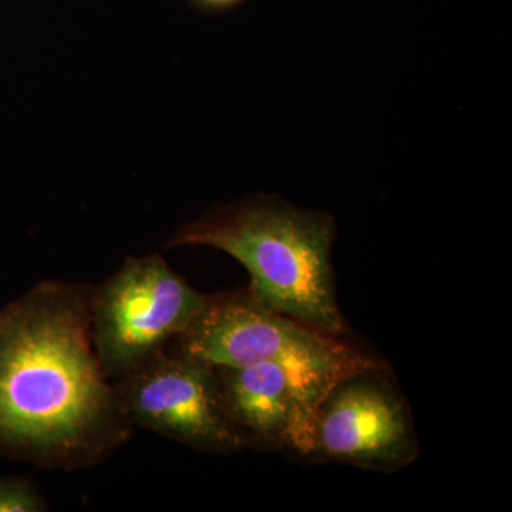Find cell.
Instances as JSON below:
<instances>
[{
  "instance_id": "6da1fadb",
  "label": "cell",
  "mask_w": 512,
  "mask_h": 512,
  "mask_svg": "<svg viewBox=\"0 0 512 512\" xmlns=\"http://www.w3.org/2000/svg\"><path fill=\"white\" fill-rule=\"evenodd\" d=\"M90 296L43 282L0 309V454L72 467L123 439L128 419L94 350Z\"/></svg>"
},
{
  "instance_id": "7a4b0ae2",
  "label": "cell",
  "mask_w": 512,
  "mask_h": 512,
  "mask_svg": "<svg viewBox=\"0 0 512 512\" xmlns=\"http://www.w3.org/2000/svg\"><path fill=\"white\" fill-rule=\"evenodd\" d=\"M335 238V220L326 212L252 198L185 224L168 247L220 249L247 268L248 291L259 302L323 332L348 336L330 259Z\"/></svg>"
},
{
  "instance_id": "3957f363",
  "label": "cell",
  "mask_w": 512,
  "mask_h": 512,
  "mask_svg": "<svg viewBox=\"0 0 512 512\" xmlns=\"http://www.w3.org/2000/svg\"><path fill=\"white\" fill-rule=\"evenodd\" d=\"M174 352L211 366H281L319 397L342 376L389 366L348 336L323 332L268 308L248 289L211 295L175 339Z\"/></svg>"
},
{
  "instance_id": "277c9868",
  "label": "cell",
  "mask_w": 512,
  "mask_h": 512,
  "mask_svg": "<svg viewBox=\"0 0 512 512\" xmlns=\"http://www.w3.org/2000/svg\"><path fill=\"white\" fill-rule=\"evenodd\" d=\"M210 296L192 288L160 255L128 258L90 296L93 345L104 375L126 376L163 350Z\"/></svg>"
},
{
  "instance_id": "5b68a950",
  "label": "cell",
  "mask_w": 512,
  "mask_h": 512,
  "mask_svg": "<svg viewBox=\"0 0 512 512\" xmlns=\"http://www.w3.org/2000/svg\"><path fill=\"white\" fill-rule=\"evenodd\" d=\"M419 453L409 404L389 366L342 376L320 397L312 460L394 473L414 463Z\"/></svg>"
},
{
  "instance_id": "8992f818",
  "label": "cell",
  "mask_w": 512,
  "mask_h": 512,
  "mask_svg": "<svg viewBox=\"0 0 512 512\" xmlns=\"http://www.w3.org/2000/svg\"><path fill=\"white\" fill-rule=\"evenodd\" d=\"M120 379L114 390L131 423L208 453L248 448L225 413L214 366L160 350Z\"/></svg>"
},
{
  "instance_id": "52a82bcc",
  "label": "cell",
  "mask_w": 512,
  "mask_h": 512,
  "mask_svg": "<svg viewBox=\"0 0 512 512\" xmlns=\"http://www.w3.org/2000/svg\"><path fill=\"white\" fill-rule=\"evenodd\" d=\"M214 367L225 413L248 447L312 460L319 396L271 363Z\"/></svg>"
},
{
  "instance_id": "ba28073f",
  "label": "cell",
  "mask_w": 512,
  "mask_h": 512,
  "mask_svg": "<svg viewBox=\"0 0 512 512\" xmlns=\"http://www.w3.org/2000/svg\"><path fill=\"white\" fill-rule=\"evenodd\" d=\"M47 504L28 481L19 478L0 480V512H42Z\"/></svg>"
},
{
  "instance_id": "9c48e42d",
  "label": "cell",
  "mask_w": 512,
  "mask_h": 512,
  "mask_svg": "<svg viewBox=\"0 0 512 512\" xmlns=\"http://www.w3.org/2000/svg\"><path fill=\"white\" fill-rule=\"evenodd\" d=\"M194 5L210 12H222V10H229L237 8L244 0H191Z\"/></svg>"
}]
</instances>
